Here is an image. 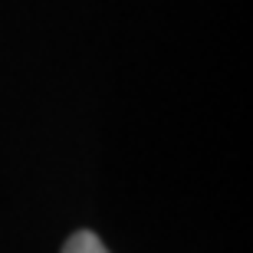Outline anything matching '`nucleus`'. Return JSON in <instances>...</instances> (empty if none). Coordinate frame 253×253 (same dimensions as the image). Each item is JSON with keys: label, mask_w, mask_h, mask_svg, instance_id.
Returning <instances> with one entry per match:
<instances>
[{"label": "nucleus", "mask_w": 253, "mask_h": 253, "mask_svg": "<svg viewBox=\"0 0 253 253\" xmlns=\"http://www.w3.org/2000/svg\"><path fill=\"white\" fill-rule=\"evenodd\" d=\"M63 253H109V250H105V244L92 230H76V234L66 240Z\"/></svg>", "instance_id": "nucleus-1"}]
</instances>
